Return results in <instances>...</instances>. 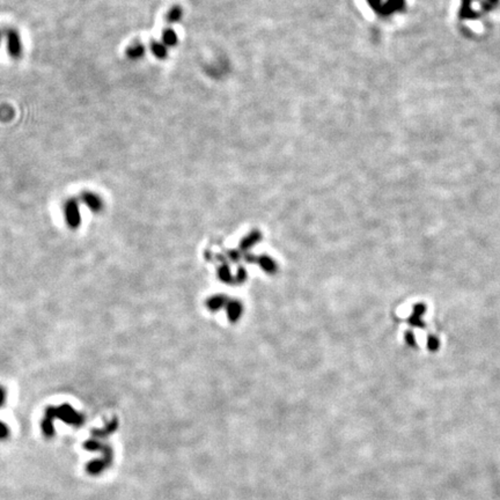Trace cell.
Masks as SVG:
<instances>
[{
	"label": "cell",
	"mask_w": 500,
	"mask_h": 500,
	"mask_svg": "<svg viewBox=\"0 0 500 500\" xmlns=\"http://www.w3.org/2000/svg\"><path fill=\"white\" fill-rule=\"evenodd\" d=\"M6 49L9 57L13 59L21 58L23 52L22 40L20 34L15 29H8L6 31Z\"/></svg>",
	"instance_id": "6da1fadb"
},
{
	"label": "cell",
	"mask_w": 500,
	"mask_h": 500,
	"mask_svg": "<svg viewBox=\"0 0 500 500\" xmlns=\"http://www.w3.org/2000/svg\"><path fill=\"white\" fill-rule=\"evenodd\" d=\"M64 214L66 222L69 227L76 228L80 225L81 217H80L79 204L75 199H68L64 205Z\"/></svg>",
	"instance_id": "7a4b0ae2"
},
{
	"label": "cell",
	"mask_w": 500,
	"mask_h": 500,
	"mask_svg": "<svg viewBox=\"0 0 500 500\" xmlns=\"http://www.w3.org/2000/svg\"><path fill=\"white\" fill-rule=\"evenodd\" d=\"M81 200H82V203L85 204L86 206L93 212H100L103 208L102 199H101V198L94 192H89V191L83 192L81 194Z\"/></svg>",
	"instance_id": "3957f363"
},
{
	"label": "cell",
	"mask_w": 500,
	"mask_h": 500,
	"mask_svg": "<svg viewBox=\"0 0 500 500\" xmlns=\"http://www.w3.org/2000/svg\"><path fill=\"white\" fill-rule=\"evenodd\" d=\"M55 415H58L59 417H62L65 422L72 424H79L81 423L82 420L81 416H79L69 405H64L62 406V408L55 410Z\"/></svg>",
	"instance_id": "277c9868"
},
{
	"label": "cell",
	"mask_w": 500,
	"mask_h": 500,
	"mask_svg": "<svg viewBox=\"0 0 500 500\" xmlns=\"http://www.w3.org/2000/svg\"><path fill=\"white\" fill-rule=\"evenodd\" d=\"M144 54H145V48L141 43L132 44L126 49V57L132 59V61H137V59L141 58Z\"/></svg>",
	"instance_id": "5b68a950"
},
{
	"label": "cell",
	"mask_w": 500,
	"mask_h": 500,
	"mask_svg": "<svg viewBox=\"0 0 500 500\" xmlns=\"http://www.w3.org/2000/svg\"><path fill=\"white\" fill-rule=\"evenodd\" d=\"M151 50H152L153 55H154L155 57H158L160 59L166 58V56H167V48H166L165 44L158 43V42H153L152 45H151Z\"/></svg>",
	"instance_id": "8992f818"
},
{
	"label": "cell",
	"mask_w": 500,
	"mask_h": 500,
	"mask_svg": "<svg viewBox=\"0 0 500 500\" xmlns=\"http://www.w3.org/2000/svg\"><path fill=\"white\" fill-rule=\"evenodd\" d=\"M163 37V43L167 47H174L177 43V36L175 34V31L172 29H167L162 35Z\"/></svg>",
	"instance_id": "52a82bcc"
},
{
	"label": "cell",
	"mask_w": 500,
	"mask_h": 500,
	"mask_svg": "<svg viewBox=\"0 0 500 500\" xmlns=\"http://www.w3.org/2000/svg\"><path fill=\"white\" fill-rule=\"evenodd\" d=\"M181 17H182V9L180 7H174L173 9L169 10L168 15H167V19H168L169 22H176Z\"/></svg>",
	"instance_id": "ba28073f"
},
{
	"label": "cell",
	"mask_w": 500,
	"mask_h": 500,
	"mask_svg": "<svg viewBox=\"0 0 500 500\" xmlns=\"http://www.w3.org/2000/svg\"><path fill=\"white\" fill-rule=\"evenodd\" d=\"M8 434V429H7L5 424L0 423V438H5Z\"/></svg>",
	"instance_id": "9c48e42d"
},
{
	"label": "cell",
	"mask_w": 500,
	"mask_h": 500,
	"mask_svg": "<svg viewBox=\"0 0 500 500\" xmlns=\"http://www.w3.org/2000/svg\"><path fill=\"white\" fill-rule=\"evenodd\" d=\"M5 397H6L5 390H3L2 388H0V406H1L3 404V402H5Z\"/></svg>",
	"instance_id": "30bf717a"
},
{
	"label": "cell",
	"mask_w": 500,
	"mask_h": 500,
	"mask_svg": "<svg viewBox=\"0 0 500 500\" xmlns=\"http://www.w3.org/2000/svg\"><path fill=\"white\" fill-rule=\"evenodd\" d=\"M0 44H1V34H0Z\"/></svg>",
	"instance_id": "8fae6325"
}]
</instances>
